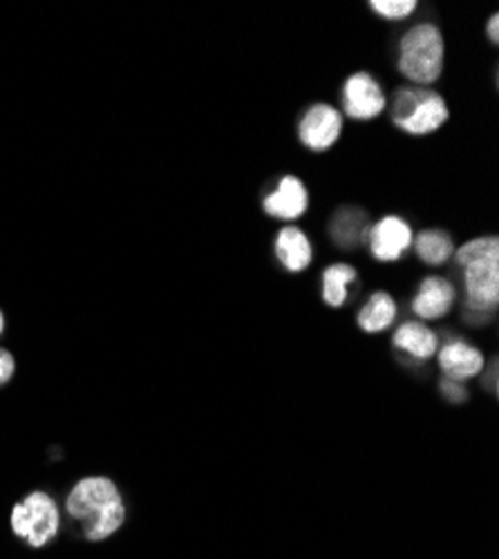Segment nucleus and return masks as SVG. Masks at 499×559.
Listing matches in <instances>:
<instances>
[{
  "label": "nucleus",
  "instance_id": "obj_12",
  "mask_svg": "<svg viewBox=\"0 0 499 559\" xmlns=\"http://www.w3.org/2000/svg\"><path fill=\"white\" fill-rule=\"evenodd\" d=\"M392 343L399 352L407 354L413 360H428L437 354L439 347L437 334L426 328L424 322H403L401 328H396Z\"/></svg>",
  "mask_w": 499,
  "mask_h": 559
},
{
  "label": "nucleus",
  "instance_id": "obj_21",
  "mask_svg": "<svg viewBox=\"0 0 499 559\" xmlns=\"http://www.w3.org/2000/svg\"><path fill=\"white\" fill-rule=\"evenodd\" d=\"M486 32H488V38H490L492 43H497V40H499V14H492V16L488 19Z\"/></svg>",
  "mask_w": 499,
  "mask_h": 559
},
{
  "label": "nucleus",
  "instance_id": "obj_22",
  "mask_svg": "<svg viewBox=\"0 0 499 559\" xmlns=\"http://www.w3.org/2000/svg\"><path fill=\"white\" fill-rule=\"evenodd\" d=\"M3 332H5V313L0 311V336H3Z\"/></svg>",
  "mask_w": 499,
  "mask_h": 559
},
{
  "label": "nucleus",
  "instance_id": "obj_10",
  "mask_svg": "<svg viewBox=\"0 0 499 559\" xmlns=\"http://www.w3.org/2000/svg\"><path fill=\"white\" fill-rule=\"evenodd\" d=\"M455 298H458V292L445 277L430 275L424 280L413 300V311L424 320H437L452 309Z\"/></svg>",
  "mask_w": 499,
  "mask_h": 559
},
{
  "label": "nucleus",
  "instance_id": "obj_15",
  "mask_svg": "<svg viewBox=\"0 0 499 559\" xmlns=\"http://www.w3.org/2000/svg\"><path fill=\"white\" fill-rule=\"evenodd\" d=\"M415 251L419 260L428 266H439L452 258V251H455V245H452V238L448 233L439 228H428L421 230L419 236L413 240Z\"/></svg>",
  "mask_w": 499,
  "mask_h": 559
},
{
  "label": "nucleus",
  "instance_id": "obj_13",
  "mask_svg": "<svg viewBox=\"0 0 499 559\" xmlns=\"http://www.w3.org/2000/svg\"><path fill=\"white\" fill-rule=\"evenodd\" d=\"M276 258L289 273H300L311 264L313 249L298 226H285L276 238Z\"/></svg>",
  "mask_w": 499,
  "mask_h": 559
},
{
  "label": "nucleus",
  "instance_id": "obj_8",
  "mask_svg": "<svg viewBox=\"0 0 499 559\" xmlns=\"http://www.w3.org/2000/svg\"><path fill=\"white\" fill-rule=\"evenodd\" d=\"M415 233L403 217L388 215L370 230V249L379 262H396L413 247Z\"/></svg>",
  "mask_w": 499,
  "mask_h": 559
},
{
  "label": "nucleus",
  "instance_id": "obj_6",
  "mask_svg": "<svg viewBox=\"0 0 499 559\" xmlns=\"http://www.w3.org/2000/svg\"><path fill=\"white\" fill-rule=\"evenodd\" d=\"M343 132V115L330 104L311 106L298 126V136L305 148L313 153L330 151Z\"/></svg>",
  "mask_w": 499,
  "mask_h": 559
},
{
  "label": "nucleus",
  "instance_id": "obj_18",
  "mask_svg": "<svg viewBox=\"0 0 499 559\" xmlns=\"http://www.w3.org/2000/svg\"><path fill=\"white\" fill-rule=\"evenodd\" d=\"M370 8L375 14L388 21H401L417 10V0H375Z\"/></svg>",
  "mask_w": 499,
  "mask_h": 559
},
{
  "label": "nucleus",
  "instance_id": "obj_9",
  "mask_svg": "<svg viewBox=\"0 0 499 559\" xmlns=\"http://www.w3.org/2000/svg\"><path fill=\"white\" fill-rule=\"evenodd\" d=\"M307 206H309L307 186L294 175L283 177L278 189L264 200V213L285 222H294L302 217Z\"/></svg>",
  "mask_w": 499,
  "mask_h": 559
},
{
  "label": "nucleus",
  "instance_id": "obj_11",
  "mask_svg": "<svg viewBox=\"0 0 499 559\" xmlns=\"http://www.w3.org/2000/svg\"><path fill=\"white\" fill-rule=\"evenodd\" d=\"M439 365L443 369L445 379L450 381H468L477 377L484 369V356L477 347L464 343V341H450L439 352Z\"/></svg>",
  "mask_w": 499,
  "mask_h": 559
},
{
  "label": "nucleus",
  "instance_id": "obj_1",
  "mask_svg": "<svg viewBox=\"0 0 499 559\" xmlns=\"http://www.w3.org/2000/svg\"><path fill=\"white\" fill-rule=\"evenodd\" d=\"M66 515L90 544L115 537L128 520V506L110 477H83L66 497Z\"/></svg>",
  "mask_w": 499,
  "mask_h": 559
},
{
  "label": "nucleus",
  "instance_id": "obj_5",
  "mask_svg": "<svg viewBox=\"0 0 499 559\" xmlns=\"http://www.w3.org/2000/svg\"><path fill=\"white\" fill-rule=\"evenodd\" d=\"M450 117L443 97L428 87H401L392 102V121L405 132L424 136L439 130Z\"/></svg>",
  "mask_w": 499,
  "mask_h": 559
},
{
  "label": "nucleus",
  "instance_id": "obj_16",
  "mask_svg": "<svg viewBox=\"0 0 499 559\" xmlns=\"http://www.w3.org/2000/svg\"><path fill=\"white\" fill-rule=\"evenodd\" d=\"M356 280V269L349 264H332L323 271V300L330 307H343L349 296V285Z\"/></svg>",
  "mask_w": 499,
  "mask_h": 559
},
{
  "label": "nucleus",
  "instance_id": "obj_4",
  "mask_svg": "<svg viewBox=\"0 0 499 559\" xmlns=\"http://www.w3.org/2000/svg\"><path fill=\"white\" fill-rule=\"evenodd\" d=\"M399 70L419 85H430L441 76L443 36L437 25L421 23L403 34L399 43Z\"/></svg>",
  "mask_w": 499,
  "mask_h": 559
},
{
  "label": "nucleus",
  "instance_id": "obj_19",
  "mask_svg": "<svg viewBox=\"0 0 499 559\" xmlns=\"http://www.w3.org/2000/svg\"><path fill=\"white\" fill-rule=\"evenodd\" d=\"M14 371H16V360H14V356H12L8 349L0 347V388L8 385V383L12 381Z\"/></svg>",
  "mask_w": 499,
  "mask_h": 559
},
{
  "label": "nucleus",
  "instance_id": "obj_14",
  "mask_svg": "<svg viewBox=\"0 0 499 559\" xmlns=\"http://www.w3.org/2000/svg\"><path fill=\"white\" fill-rule=\"evenodd\" d=\"M396 320V302L388 292H377L358 311V328L366 334H381Z\"/></svg>",
  "mask_w": 499,
  "mask_h": 559
},
{
  "label": "nucleus",
  "instance_id": "obj_17",
  "mask_svg": "<svg viewBox=\"0 0 499 559\" xmlns=\"http://www.w3.org/2000/svg\"><path fill=\"white\" fill-rule=\"evenodd\" d=\"M366 233V215H360L356 211H345L334 224V236L341 245L358 242V238Z\"/></svg>",
  "mask_w": 499,
  "mask_h": 559
},
{
  "label": "nucleus",
  "instance_id": "obj_7",
  "mask_svg": "<svg viewBox=\"0 0 499 559\" xmlns=\"http://www.w3.org/2000/svg\"><path fill=\"white\" fill-rule=\"evenodd\" d=\"M345 115L356 121H370L385 110L383 87L368 72H356L343 87Z\"/></svg>",
  "mask_w": 499,
  "mask_h": 559
},
{
  "label": "nucleus",
  "instance_id": "obj_3",
  "mask_svg": "<svg viewBox=\"0 0 499 559\" xmlns=\"http://www.w3.org/2000/svg\"><path fill=\"white\" fill-rule=\"evenodd\" d=\"M10 526L14 537L25 546L34 550L48 548L61 535V508L52 495L34 490L12 508Z\"/></svg>",
  "mask_w": 499,
  "mask_h": 559
},
{
  "label": "nucleus",
  "instance_id": "obj_2",
  "mask_svg": "<svg viewBox=\"0 0 499 559\" xmlns=\"http://www.w3.org/2000/svg\"><path fill=\"white\" fill-rule=\"evenodd\" d=\"M455 260L464 273L466 309L484 320L499 302V240L495 236L475 238L455 253Z\"/></svg>",
  "mask_w": 499,
  "mask_h": 559
},
{
  "label": "nucleus",
  "instance_id": "obj_20",
  "mask_svg": "<svg viewBox=\"0 0 499 559\" xmlns=\"http://www.w3.org/2000/svg\"><path fill=\"white\" fill-rule=\"evenodd\" d=\"M441 392H443V396H445L448 401H452V403H462V401H466V396H468L464 383L450 381V379H443V381H441Z\"/></svg>",
  "mask_w": 499,
  "mask_h": 559
}]
</instances>
